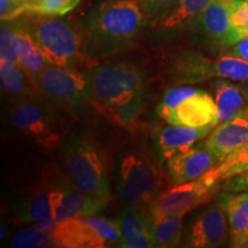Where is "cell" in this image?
Returning a JSON list of instances; mask_svg holds the SVG:
<instances>
[{
  "label": "cell",
  "mask_w": 248,
  "mask_h": 248,
  "mask_svg": "<svg viewBox=\"0 0 248 248\" xmlns=\"http://www.w3.org/2000/svg\"><path fill=\"white\" fill-rule=\"evenodd\" d=\"M222 190L225 193H239L248 191V170L223 182Z\"/></svg>",
  "instance_id": "35"
},
{
  "label": "cell",
  "mask_w": 248,
  "mask_h": 248,
  "mask_svg": "<svg viewBox=\"0 0 248 248\" xmlns=\"http://www.w3.org/2000/svg\"><path fill=\"white\" fill-rule=\"evenodd\" d=\"M117 222L122 233V247H155L154 238L152 234L150 210L128 206L120 214Z\"/></svg>",
  "instance_id": "19"
},
{
  "label": "cell",
  "mask_w": 248,
  "mask_h": 248,
  "mask_svg": "<svg viewBox=\"0 0 248 248\" xmlns=\"http://www.w3.org/2000/svg\"><path fill=\"white\" fill-rule=\"evenodd\" d=\"M18 22V40H20V59L18 66L22 68L30 82L37 88V82L40 74L46 67L49 66L47 59L37 45V43L31 36L30 31L24 23L23 18H17Z\"/></svg>",
  "instance_id": "20"
},
{
  "label": "cell",
  "mask_w": 248,
  "mask_h": 248,
  "mask_svg": "<svg viewBox=\"0 0 248 248\" xmlns=\"http://www.w3.org/2000/svg\"><path fill=\"white\" fill-rule=\"evenodd\" d=\"M207 173L193 181L167 187L151 204L150 212L185 216L192 210L209 203L219 187Z\"/></svg>",
  "instance_id": "10"
},
{
  "label": "cell",
  "mask_w": 248,
  "mask_h": 248,
  "mask_svg": "<svg viewBox=\"0 0 248 248\" xmlns=\"http://www.w3.org/2000/svg\"><path fill=\"white\" fill-rule=\"evenodd\" d=\"M131 132L114 153V184L124 202L150 210L157 195L172 183L154 145Z\"/></svg>",
  "instance_id": "2"
},
{
  "label": "cell",
  "mask_w": 248,
  "mask_h": 248,
  "mask_svg": "<svg viewBox=\"0 0 248 248\" xmlns=\"http://www.w3.org/2000/svg\"><path fill=\"white\" fill-rule=\"evenodd\" d=\"M37 88L51 102L73 115L78 116L92 106L88 71L49 64L40 74Z\"/></svg>",
  "instance_id": "7"
},
{
  "label": "cell",
  "mask_w": 248,
  "mask_h": 248,
  "mask_svg": "<svg viewBox=\"0 0 248 248\" xmlns=\"http://www.w3.org/2000/svg\"><path fill=\"white\" fill-rule=\"evenodd\" d=\"M122 247L119 222L106 217L90 215L57 223L53 247L104 248Z\"/></svg>",
  "instance_id": "8"
},
{
  "label": "cell",
  "mask_w": 248,
  "mask_h": 248,
  "mask_svg": "<svg viewBox=\"0 0 248 248\" xmlns=\"http://www.w3.org/2000/svg\"><path fill=\"white\" fill-rule=\"evenodd\" d=\"M212 1L213 0H181L178 7L167 18L162 28L166 29L188 28L194 18Z\"/></svg>",
  "instance_id": "27"
},
{
  "label": "cell",
  "mask_w": 248,
  "mask_h": 248,
  "mask_svg": "<svg viewBox=\"0 0 248 248\" xmlns=\"http://www.w3.org/2000/svg\"><path fill=\"white\" fill-rule=\"evenodd\" d=\"M198 89L192 88V86L186 85H177L172 86L171 89L167 90L164 92L162 99H161L159 106L156 108V113L161 119L166 121L170 113L178 106L185 98L190 97Z\"/></svg>",
  "instance_id": "32"
},
{
  "label": "cell",
  "mask_w": 248,
  "mask_h": 248,
  "mask_svg": "<svg viewBox=\"0 0 248 248\" xmlns=\"http://www.w3.org/2000/svg\"><path fill=\"white\" fill-rule=\"evenodd\" d=\"M217 164L215 156L204 145L192 147L166 162V169L173 185L201 177Z\"/></svg>",
  "instance_id": "17"
},
{
  "label": "cell",
  "mask_w": 248,
  "mask_h": 248,
  "mask_svg": "<svg viewBox=\"0 0 248 248\" xmlns=\"http://www.w3.org/2000/svg\"><path fill=\"white\" fill-rule=\"evenodd\" d=\"M7 119L15 130L46 150L58 147L64 136L60 117L37 95L11 102Z\"/></svg>",
  "instance_id": "6"
},
{
  "label": "cell",
  "mask_w": 248,
  "mask_h": 248,
  "mask_svg": "<svg viewBox=\"0 0 248 248\" xmlns=\"http://www.w3.org/2000/svg\"><path fill=\"white\" fill-rule=\"evenodd\" d=\"M213 129V126L192 128L173 124L161 126L154 133L153 145L160 159L167 162L175 155L191 150L198 141L206 138Z\"/></svg>",
  "instance_id": "16"
},
{
  "label": "cell",
  "mask_w": 248,
  "mask_h": 248,
  "mask_svg": "<svg viewBox=\"0 0 248 248\" xmlns=\"http://www.w3.org/2000/svg\"><path fill=\"white\" fill-rule=\"evenodd\" d=\"M23 0H0V18L1 21L16 20L24 15Z\"/></svg>",
  "instance_id": "34"
},
{
  "label": "cell",
  "mask_w": 248,
  "mask_h": 248,
  "mask_svg": "<svg viewBox=\"0 0 248 248\" xmlns=\"http://www.w3.org/2000/svg\"><path fill=\"white\" fill-rule=\"evenodd\" d=\"M60 161L66 179L76 190L102 200L111 195L106 154L88 131L70 135L61 146Z\"/></svg>",
  "instance_id": "4"
},
{
  "label": "cell",
  "mask_w": 248,
  "mask_h": 248,
  "mask_svg": "<svg viewBox=\"0 0 248 248\" xmlns=\"http://www.w3.org/2000/svg\"><path fill=\"white\" fill-rule=\"evenodd\" d=\"M228 216L219 202L204 204L184 226L182 245L191 248L223 247L228 241Z\"/></svg>",
  "instance_id": "11"
},
{
  "label": "cell",
  "mask_w": 248,
  "mask_h": 248,
  "mask_svg": "<svg viewBox=\"0 0 248 248\" xmlns=\"http://www.w3.org/2000/svg\"><path fill=\"white\" fill-rule=\"evenodd\" d=\"M241 89H243L245 99H246V102L248 104V83L247 84H244L243 86H241Z\"/></svg>",
  "instance_id": "38"
},
{
  "label": "cell",
  "mask_w": 248,
  "mask_h": 248,
  "mask_svg": "<svg viewBox=\"0 0 248 248\" xmlns=\"http://www.w3.org/2000/svg\"><path fill=\"white\" fill-rule=\"evenodd\" d=\"M218 202L224 207L230 228V246L235 247L248 234V191L223 193Z\"/></svg>",
  "instance_id": "21"
},
{
  "label": "cell",
  "mask_w": 248,
  "mask_h": 248,
  "mask_svg": "<svg viewBox=\"0 0 248 248\" xmlns=\"http://www.w3.org/2000/svg\"><path fill=\"white\" fill-rule=\"evenodd\" d=\"M49 202L55 223H60L76 217L97 215L108 201L83 193L71 184L51 183Z\"/></svg>",
  "instance_id": "13"
},
{
  "label": "cell",
  "mask_w": 248,
  "mask_h": 248,
  "mask_svg": "<svg viewBox=\"0 0 248 248\" xmlns=\"http://www.w3.org/2000/svg\"><path fill=\"white\" fill-rule=\"evenodd\" d=\"M214 98L218 110L219 123H225L246 109V99L243 89L228 79H217L213 84Z\"/></svg>",
  "instance_id": "22"
},
{
  "label": "cell",
  "mask_w": 248,
  "mask_h": 248,
  "mask_svg": "<svg viewBox=\"0 0 248 248\" xmlns=\"http://www.w3.org/2000/svg\"><path fill=\"white\" fill-rule=\"evenodd\" d=\"M49 190L51 182L45 179L18 198L13 204L17 218L30 224L51 226L57 224L52 215Z\"/></svg>",
  "instance_id": "18"
},
{
  "label": "cell",
  "mask_w": 248,
  "mask_h": 248,
  "mask_svg": "<svg viewBox=\"0 0 248 248\" xmlns=\"http://www.w3.org/2000/svg\"><path fill=\"white\" fill-rule=\"evenodd\" d=\"M215 77L248 82V61L235 55L223 53L214 60Z\"/></svg>",
  "instance_id": "28"
},
{
  "label": "cell",
  "mask_w": 248,
  "mask_h": 248,
  "mask_svg": "<svg viewBox=\"0 0 248 248\" xmlns=\"http://www.w3.org/2000/svg\"><path fill=\"white\" fill-rule=\"evenodd\" d=\"M148 26L138 0H109L86 18L83 51L94 66L102 58L124 51Z\"/></svg>",
  "instance_id": "3"
},
{
  "label": "cell",
  "mask_w": 248,
  "mask_h": 248,
  "mask_svg": "<svg viewBox=\"0 0 248 248\" xmlns=\"http://www.w3.org/2000/svg\"><path fill=\"white\" fill-rule=\"evenodd\" d=\"M80 0H27L24 14L62 16L73 11Z\"/></svg>",
  "instance_id": "31"
},
{
  "label": "cell",
  "mask_w": 248,
  "mask_h": 248,
  "mask_svg": "<svg viewBox=\"0 0 248 248\" xmlns=\"http://www.w3.org/2000/svg\"><path fill=\"white\" fill-rule=\"evenodd\" d=\"M0 82L9 104L33 97L35 91L39 92L28 78L22 68L13 62L0 60Z\"/></svg>",
  "instance_id": "23"
},
{
  "label": "cell",
  "mask_w": 248,
  "mask_h": 248,
  "mask_svg": "<svg viewBox=\"0 0 248 248\" xmlns=\"http://www.w3.org/2000/svg\"><path fill=\"white\" fill-rule=\"evenodd\" d=\"M230 23L238 40L248 37V0H239L232 9Z\"/></svg>",
  "instance_id": "33"
},
{
  "label": "cell",
  "mask_w": 248,
  "mask_h": 248,
  "mask_svg": "<svg viewBox=\"0 0 248 248\" xmlns=\"http://www.w3.org/2000/svg\"><path fill=\"white\" fill-rule=\"evenodd\" d=\"M248 170V142L239 150L229 155L224 161L216 164L214 168L208 170L206 173L214 182L222 184L234 176L243 173Z\"/></svg>",
  "instance_id": "25"
},
{
  "label": "cell",
  "mask_w": 248,
  "mask_h": 248,
  "mask_svg": "<svg viewBox=\"0 0 248 248\" xmlns=\"http://www.w3.org/2000/svg\"><path fill=\"white\" fill-rule=\"evenodd\" d=\"M225 53L235 55V57H239L244 60L248 61V37L247 38H243L238 40L234 45H232Z\"/></svg>",
  "instance_id": "36"
},
{
  "label": "cell",
  "mask_w": 248,
  "mask_h": 248,
  "mask_svg": "<svg viewBox=\"0 0 248 248\" xmlns=\"http://www.w3.org/2000/svg\"><path fill=\"white\" fill-rule=\"evenodd\" d=\"M24 23L49 64L64 68L93 66L83 51V31L69 20L30 15Z\"/></svg>",
  "instance_id": "5"
},
{
  "label": "cell",
  "mask_w": 248,
  "mask_h": 248,
  "mask_svg": "<svg viewBox=\"0 0 248 248\" xmlns=\"http://www.w3.org/2000/svg\"><path fill=\"white\" fill-rule=\"evenodd\" d=\"M88 74L92 107L116 125L137 130L146 107V78L141 68L119 62L93 67Z\"/></svg>",
  "instance_id": "1"
},
{
  "label": "cell",
  "mask_w": 248,
  "mask_h": 248,
  "mask_svg": "<svg viewBox=\"0 0 248 248\" xmlns=\"http://www.w3.org/2000/svg\"><path fill=\"white\" fill-rule=\"evenodd\" d=\"M23 1H24V2H26V0H23ZM24 6H26V5H24Z\"/></svg>",
  "instance_id": "39"
},
{
  "label": "cell",
  "mask_w": 248,
  "mask_h": 248,
  "mask_svg": "<svg viewBox=\"0 0 248 248\" xmlns=\"http://www.w3.org/2000/svg\"><path fill=\"white\" fill-rule=\"evenodd\" d=\"M166 122L192 128H215L219 123L215 99L204 90L198 89L170 113Z\"/></svg>",
  "instance_id": "14"
},
{
  "label": "cell",
  "mask_w": 248,
  "mask_h": 248,
  "mask_svg": "<svg viewBox=\"0 0 248 248\" xmlns=\"http://www.w3.org/2000/svg\"><path fill=\"white\" fill-rule=\"evenodd\" d=\"M150 214L155 247L169 248L179 246L184 232V216L153 212H150Z\"/></svg>",
  "instance_id": "24"
},
{
  "label": "cell",
  "mask_w": 248,
  "mask_h": 248,
  "mask_svg": "<svg viewBox=\"0 0 248 248\" xmlns=\"http://www.w3.org/2000/svg\"><path fill=\"white\" fill-rule=\"evenodd\" d=\"M181 0H138L148 26L162 28L166 20L178 7Z\"/></svg>",
  "instance_id": "30"
},
{
  "label": "cell",
  "mask_w": 248,
  "mask_h": 248,
  "mask_svg": "<svg viewBox=\"0 0 248 248\" xmlns=\"http://www.w3.org/2000/svg\"><path fill=\"white\" fill-rule=\"evenodd\" d=\"M238 1L213 0L188 27L192 43L207 53H225L238 42L230 23L231 12Z\"/></svg>",
  "instance_id": "9"
},
{
  "label": "cell",
  "mask_w": 248,
  "mask_h": 248,
  "mask_svg": "<svg viewBox=\"0 0 248 248\" xmlns=\"http://www.w3.org/2000/svg\"><path fill=\"white\" fill-rule=\"evenodd\" d=\"M214 77V60L201 51L179 49L164 61L162 79L167 85L199 84Z\"/></svg>",
  "instance_id": "12"
},
{
  "label": "cell",
  "mask_w": 248,
  "mask_h": 248,
  "mask_svg": "<svg viewBox=\"0 0 248 248\" xmlns=\"http://www.w3.org/2000/svg\"><path fill=\"white\" fill-rule=\"evenodd\" d=\"M54 226L35 224L22 229L12 238L11 245L20 248L53 247Z\"/></svg>",
  "instance_id": "26"
},
{
  "label": "cell",
  "mask_w": 248,
  "mask_h": 248,
  "mask_svg": "<svg viewBox=\"0 0 248 248\" xmlns=\"http://www.w3.org/2000/svg\"><path fill=\"white\" fill-rule=\"evenodd\" d=\"M235 248H248V234L237 244Z\"/></svg>",
  "instance_id": "37"
},
{
  "label": "cell",
  "mask_w": 248,
  "mask_h": 248,
  "mask_svg": "<svg viewBox=\"0 0 248 248\" xmlns=\"http://www.w3.org/2000/svg\"><path fill=\"white\" fill-rule=\"evenodd\" d=\"M18 59H20V40H18L17 18L12 21H1L0 60L18 64Z\"/></svg>",
  "instance_id": "29"
},
{
  "label": "cell",
  "mask_w": 248,
  "mask_h": 248,
  "mask_svg": "<svg viewBox=\"0 0 248 248\" xmlns=\"http://www.w3.org/2000/svg\"><path fill=\"white\" fill-rule=\"evenodd\" d=\"M248 142V107L231 121L213 129L203 142L217 160V164Z\"/></svg>",
  "instance_id": "15"
}]
</instances>
